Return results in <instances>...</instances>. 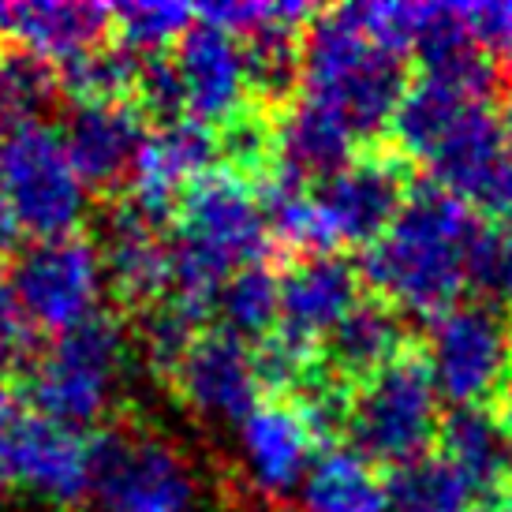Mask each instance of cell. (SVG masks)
Returning a JSON list of instances; mask_svg holds the SVG:
<instances>
[{"mask_svg":"<svg viewBox=\"0 0 512 512\" xmlns=\"http://www.w3.org/2000/svg\"><path fill=\"white\" fill-rule=\"evenodd\" d=\"M195 27V8L187 4H120L113 8V42L135 57H165Z\"/></svg>","mask_w":512,"mask_h":512,"instance_id":"obj_26","label":"cell"},{"mask_svg":"<svg viewBox=\"0 0 512 512\" xmlns=\"http://www.w3.org/2000/svg\"><path fill=\"white\" fill-rule=\"evenodd\" d=\"M27 337H30V326L23 322L19 307H15L8 277L0 273V370L8 367V363L27 348Z\"/></svg>","mask_w":512,"mask_h":512,"instance_id":"obj_29","label":"cell"},{"mask_svg":"<svg viewBox=\"0 0 512 512\" xmlns=\"http://www.w3.org/2000/svg\"><path fill=\"white\" fill-rule=\"evenodd\" d=\"M169 385L195 415L236 427L262 400L251 344L221 326L195 333V341L187 344V352L169 374Z\"/></svg>","mask_w":512,"mask_h":512,"instance_id":"obj_13","label":"cell"},{"mask_svg":"<svg viewBox=\"0 0 512 512\" xmlns=\"http://www.w3.org/2000/svg\"><path fill=\"white\" fill-rule=\"evenodd\" d=\"M322 449H329L326 438L296 397H262L240 419L243 471L266 498L299 494Z\"/></svg>","mask_w":512,"mask_h":512,"instance_id":"obj_12","label":"cell"},{"mask_svg":"<svg viewBox=\"0 0 512 512\" xmlns=\"http://www.w3.org/2000/svg\"><path fill=\"white\" fill-rule=\"evenodd\" d=\"M143 57L128 53L113 38L98 45L94 53L72 60L60 68V90L72 105H94V101H131L135 98V79H139Z\"/></svg>","mask_w":512,"mask_h":512,"instance_id":"obj_24","label":"cell"},{"mask_svg":"<svg viewBox=\"0 0 512 512\" xmlns=\"http://www.w3.org/2000/svg\"><path fill=\"white\" fill-rule=\"evenodd\" d=\"M128 359V333L113 311H98L90 322L60 333L34 356L19 378L34 415L86 430L101 423L116 397V382Z\"/></svg>","mask_w":512,"mask_h":512,"instance_id":"obj_3","label":"cell"},{"mask_svg":"<svg viewBox=\"0 0 512 512\" xmlns=\"http://www.w3.org/2000/svg\"><path fill=\"white\" fill-rule=\"evenodd\" d=\"M486 221L453 191L419 180L400 206L397 221L385 228L363 258L378 299L400 314L438 318L453 311L468 292L471 251L483 236Z\"/></svg>","mask_w":512,"mask_h":512,"instance_id":"obj_1","label":"cell"},{"mask_svg":"<svg viewBox=\"0 0 512 512\" xmlns=\"http://www.w3.org/2000/svg\"><path fill=\"white\" fill-rule=\"evenodd\" d=\"M94 498L105 512H191L195 471L172 441L135 423H109L90 434Z\"/></svg>","mask_w":512,"mask_h":512,"instance_id":"obj_6","label":"cell"},{"mask_svg":"<svg viewBox=\"0 0 512 512\" xmlns=\"http://www.w3.org/2000/svg\"><path fill=\"white\" fill-rule=\"evenodd\" d=\"M169 60L180 83L187 120L221 131L236 116L255 109L243 42L221 27H210L195 15V27L172 45Z\"/></svg>","mask_w":512,"mask_h":512,"instance_id":"obj_10","label":"cell"},{"mask_svg":"<svg viewBox=\"0 0 512 512\" xmlns=\"http://www.w3.org/2000/svg\"><path fill=\"white\" fill-rule=\"evenodd\" d=\"M23 240H27V232L19 225L12 202L4 199V191H0V258L19 255V251H23Z\"/></svg>","mask_w":512,"mask_h":512,"instance_id":"obj_31","label":"cell"},{"mask_svg":"<svg viewBox=\"0 0 512 512\" xmlns=\"http://www.w3.org/2000/svg\"><path fill=\"white\" fill-rule=\"evenodd\" d=\"M468 288L483 292V303L512 311V228L509 225H486L475 251H471Z\"/></svg>","mask_w":512,"mask_h":512,"instance_id":"obj_27","label":"cell"},{"mask_svg":"<svg viewBox=\"0 0 512 512\" xmlns=\"http://www.w3.org/2000/svg\"><path fill=\"white\" fill-rule=\"evenodd\" d=\"M217 135L195 120H165L150 124L143 146L135 154L128 176V206L154 225H172L184 195L214 169Z\"/></svg>","mask_w":512,"mask_h":512,"instance_id":"obj_11","label":"cell"},{"mask_svg":"<svg viewBox=\"0 0 512 512\" xmlns=\"http://www.w3.org/2000/svg\"><path fill=\"white\" fill-rule=\"evenodd\" d=\"M441 430V397L423 348H408L385 370L352 389L344 434L374 468H400L430 453Z\"/></svg>","mask_w":512,"mask_h":512,"instance_id":"obj_4","label":"cell"},{"mask_svg":"<svg viewBox=\"0 0 512 512\" xmlns=\"http://www.w3.org/2000/svg\"><path fill=\"white\" fill-rule=\"evenodd\" d=\"M12 483L57 509H79L94 494L90 434L45 415H23L12 430Z\"/></svg>","mask_w":512,"mask_h":512,"instance_id":"obj_14","label":"cell"},{"mask_svg":"<svg viewBox=\"0 0 512 512\" xmlns=\"http://www.w3.org/2000/svg\"><path fill=\"white\" fill-rule=\"evenodd\" d=\"M412 348L404 333V314L389 307L378 296H363L352 311L341 318V326L333 329L322 344V370L341 385L356 389L378 370H385L397 356Z\"/></svg>","mask_w":512,"mask_h":512,"instance_id":"obj_19","label":"cell"},{"mask_svg":"<svg viewBox=\"0 0 512 512\" xmlns=\"http://www.w3.org/2000/svg\"><path fill=\"white\" fill-rule=\"evenodd\" d=\"M98 247L101 262H105V285L128 307L154 311L157 303L169 299L172 277H176V255H172V236L165 225L146 221L128 202H120L109 214L105 240Z\"/></svg>","mask_w":512,"mask_h":512,"instance_id":"obj_18","label":"cell"},{"mask_svg":"<svg viewBox=\"0 0 512 512\" xmlns=\"http://www.w3.org/2000/svg\"><path fill=\"white\" fill-rule=\"evenodd\" d=\"M359 270L341 255L296 258L281 273V314L277 329L299 348L322 352L341 318L359 303Z\"/></svg>","mask_w":512,"mask_h":512,"instance_id":"obj_17","label":"cell"},{"mask_svg":"<svg viewBox=\"0 0 512 512\" xmlns=\"http://www.w3.org/2000/svg\"><path fill=\"white\" fill-rule=\"evenodd\" d=\"M217 311L221 329L236 333L240 341L258 344L262 337H270L281 314V273L266 262L236 270L217 296Z\"/></svg>","mask_w":512,"mask_h":512,"instance_id":"obj_23","label":"cell"},{"mask_svg":"<svg viewBox=\"0 0 512 512\" xmlns=\"http://www.w3.org/2000/svg\"><path fill=\"white\" fill-rule=\"evenodd\" d=\"M385 483L393 512H475L479 501V490L438 449L393 468Z\"/></svg>","mask_w":512,"mask_h":512,"instance_id":"obj_22","label":"cell"},{"mask_svg":"<svg viewBox=\"0 0 512 512\" xmlns=\"http://www.w3.org/2000/svg\"><path fill=\"white\" fill-rule=\"evenodd\" d=\"M438 453L460 468L479 498L494 501L512 479V445L483 408H456L449 419H441Z\"/></svg>","mask_w":512,"mask_h":512,"instance_id":"obj_21","label":"cell"},{"mask_svg":"<svg viewBox=\"0 0 512 512\" xmlns=\"http://www.w3.org/2000/svg\"><path fill=\"white\" fill-rule=\"evenodd\" d=\"M146 131L150 120L135 109V101H94L72 105L60 139L86 191L113 195L120 184H128Z\"/></svg>","mask_w":512,"mask_h":512,"instance_id":"obj_16","label":"cell"},{"mask_svg":"<svg viewBox=\"0 0 512 512\" xmlns=\"http://www.w3.org/2000/svg\"><path fill=\"white\" fill-rule=\"evenodd\" d=\"M501 128H505V139L512 143V79L505 86V120H501Z\"/></svg>","mask_w":512,"mask_h":512,"instance_id":"obj_34","label":"cell"},{"mask_svg":"<svg viewBox=\"0 0 512 512\" xmlns=\"http://www.w3.org/2000/svg\"><path fill=\"white\" fill-rule=\"evenodd\" d=\"M60 94V72L45 60L30 57L23 49L0 45V128L38 120L49 101Z\"/></svg>","mask_w":512,"mask_h":512,"instance_id":"obj_25","label":"cell"},{"mask_svg":"<svg viewBox=\"0 0 512 512\" xmlns=\"http://www.w3.org/2000/svg\"><path fill=\"white\" fill-rule=\"evenodd\" d=\"M494 509H498V512H512V479H509V486L501 490L498 498H494Z\"/></svg>","mask_w":512,"mask_h":512,"instance_id":"obj_35","label":"cell"},{"mask_svg":"<svg viewBox=\"0 0 512 512\" xmlns=\"http://www.w3.org/2000/svg\"><path fill=\"white\" fill-rule=\"evenodd\" d=\"M12 486V434L0 430V494Z\"/></svg>","mask_w":512,"mask_h":512,"instance_id":"obj_33","label":"cell"},{"mask_svg":"<svg viewBox=\"0 0 512 512\" xmlns=\"http://www.w3.org/2000/svg\"><path fill=\"white\" fill-rule=\"evenodd\" d=\"M494 423H498V430L512 445V370L505 374V382H501L498 393H494Z\"/></svg>","mask_w":512,"mask_h":512,"instance_id":"obj_32","label":"cell"},{"mask_svg":"<svg viewBox=\"0 0 512 512\" xmlns=\"http://www.w3.org/2000/svg\"><path fill=\"white\" fill-rule=\"evenodd\" d=\"M113 34V8L90 0H0V45L53 68L94 53Z\"/></svg>","mask_w":512,"mask_h":512,"instance_id":"obj_15","label":"cell"},{"mask_svg":"<svg viewBox=\"0 0 512 512\" xmlns=\"http://www.w3.org/2000/svg\"><path fill=\"white\" fill-rule=\"evenodd\" d=\"M430 378L445 404L483 408L512 370V314L490 303H456L430 322L427 344Z\"/></svg>","mask_w":512,"mask_h":512,"instance_id":"obj_8","label":"cell"},{"mask_svg":"<svg viewBox=\"0 0 512 512\" xmlns=\"http://www.w3.org/2000/svg\"><path fill=\"white\" fill-rule=\"evenodd\" d=\"M412 191L408 161L397 150L367 146L341 172L314 187L326 210L337 247H370L397 221L400 206Z\"/></svg>","mask_w":512,"mask_h":512,"instance_id":"obj_9","label":"cell"},{"mask_svg":"<svg viewBox=\"0 0 512 512\" xmlns=\"http://www.w3.org/2000/svg\"><path fill=\"white\" fill-rule=\"evenodd\" d=\"M8 288L30 329L60 337L83 326L101 311V296L109 288L98 240L72 232L60 240L30 243L12 258Z\"/></svg>","mask_w":512,"mask_h":512,"instance_id":"obj_7","label":"cell"},{"mask_svg":"<svg viewBox=\"0 0 512 512\" xmlns=\"http://www.w3.org/2000/svg\"><path fill=\"white\" fill-rule=\"evenodd\" d=\"M303 512H389V483L356 449H322L299 486Z\"/></svg>","mask_w":512,"mask_h":512,"instance_id":"obj_20","label":"cell"},{"mask_svg":"<svg viewBox=\"0 0 512 512\" xmlns=\"http://www.w3.org/2000/svg\"><path fill=\"white\" fill-rule=\"evenodd\" d=\"M460 19L486 57L512 60V0L501 4H460Z\"/></svg>","mask_w":512,"mask_h":512,"instance_id":"obj_28","label":"cell"},{"mask_svg":"<svg viewBox=\"0 0 512 512\" xmlns=\"http://www.w3.org/2000/svg\"><path fill=\"white\" fill-rule=\"evenodd\" d=\"M23 404H27V397H23V385H19V378H8L4 370H0V430L4 434H12L19 423H23Z\"/></svg>","mask_w":512,"mask_h":512,"instance_id":"obj_30","label":"cell"},{"mask_svg":"<svg viewBox=\"0 0 512 512\" xmlns=\"http://www.w3.org/2000/svg\"><path fill=\"white\" fill-rule=\"evenodd\" d=\"M0 191L12 202L15 217L30 243L60 240L83 232L90 191L64 150L60 128L27 120L0 139Z\"/></svg>","mask_w":512,"mask_h":512,"instance_id":"obj_5","label":"cell"},{"mask_svg":"<svg viewBox=\"0 0 512 512\" xmlns=\"http://www.w3.org/2000/svg\"><path fill=\"white\" fill-rule=\"evenodd\" d=\"M404 90V57L359 27L352 4L314 15L303 38V75L296 94L326 105L363 146L389 131Z\"/></svg>","mask_w":512,"mask_h":512,"instance_id":"obj_2","label":"cell"}]
</instances>
